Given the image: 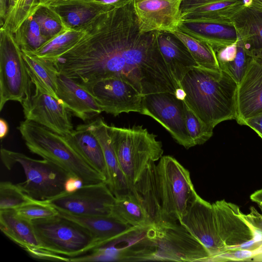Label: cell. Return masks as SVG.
<instances>
[{
  "label": "cell",
  "mask_w": 262,
  "mask_h": 262,
  "mask_svg": "<svg viewBox=\"0 0 262 262\" xmlns=\"http://www.w3.org/2000/svg\"><path fill=\"white\" fill-rule=\"evenodd\" d=\"M82 30L81 38L54 63L86 90L113 78L127 82L143 96L175 94L180 88L160 52L158 32L140 31L133 0L99 14Z\"/></svg>",
  "instance_id": "obj_1"
},
{
  "label": "cell",
  "mask_w": 262,
  "mask_h": 262,
  "mask_svg": "<svg viewBox=\"0 0 262 262\" xmlns=\"http://www.w3.org/2000/svg\"><path fill=\"white\" fill-rule=\"evenodd\" d=\"M184 102L205 124L214 128L219 123L236 119L238 84L219 69L196 67L180 82Z\"/></svg>",
  "instance_id": "obj_2"
},
{
  "label": "cell",
  "mask_w": 262,
  "mask_h": 262,
  "mask_svg": "<svg viewBox=\"0 0 262 262\" xmlns=\"http://www.w3.org/2000/svg\"><path fill=\"white\" fill-rule=\"evenodd\" d=\"M28 149L60 166L84 185L105 182V178L82 157L67 135H62L25 120L17 127Z\"/></svg>",
  "instance_id": "obj_3"
},
{
  "label": "cell",
  "mask_w": 262,
  "mask_h": 262,
  "mask_svg": "<svg viewBox=\"0 0 262 262\" xmlns=\"http://www.w3.org/2000/svg\"><path fill=\"white\" fill-rule=\"evenodd\" d=\"M108 130L129 189L149 162H156L162 157V144L156 135L142 125H108Z\"/></svg>",
  "instance_id": "obj_4"
},
{
  "label": "cell",
  "mask_w": 262,
  "mask_h": 262,
  "mask_svg": "<svg viewBox=\"0 0 262 262\" xmlns=\"http://www.w3.org/2000/svg\"><path fill=\"white\" fill-rule=\"evenodd\" d=\"M1 158L8 169L16 163L21 166L26 180L17 185L32 200L43 202L65 192L66 182L71 175L54 163L3 148L1 149Z\"/></svg>",
  "instance_id": "obj_5"
},
{
  "label": "cell",
  "mask_w": 262,
  "mask_h": 262,
  "mask_svg": "<svg viewBox=\"0 0 262 262\" xmlns=\"http://www.w3.org/2000/svg\"><path fill=\"white\" fill-rule=\"evenodd\" d=\"M32 223L41 248L72 258L96 247L95 239L86 228L59 214Z\"/></svg>",
  "instance_id": "obj_6"
},
{
  "label": "cell",
  "mask_w": 262,
  "mask_h": 262,
  "mask_svg": "<svg viewBox=\"0 0 262 262\" xmlns=\"http://www.w3.org/2000/svg\"><path fill=\"white\" fill-rule=\"evenodd\" d=\"M147 235L153 245L151 260L208 261L210 257L200 241L179 223L154 224L148 227Z\"/></svg>",
  "instance_id": "obj_7"
},
{
  "label": "cell",
  "mask_w": 262,
  "mask_h": 262,
  "mask_svg": "<svg viewBox=\"0 0 262 262\" xmlns=\"http://www.w3.org/2000/svg\"><path fill=\"white\" fill-rule=\"evenodd\" d=\"M157 170L163 221L179 223L198 194L190 173L170 156L160 158Z\"/></svg>",
  "instance_id": "obj_8"
},
{
  "label": "cell",
  "mask_w": 262,
  "mask_h": 262,
  "mask_svg": "<svg viewBox=\"0 0 262 262\" xmlns=\"http://www.w3.org/2000/svg\"><path fill=\"white\" fill-rule=\"evenodd\" d=\"M31 83L14 34L0 28V111L9 101L21 103L31 94Z\"/></svg>",
  "instance_id": "obj_9"
},
{
  "label": "cell",
  "mask_w": 262,
  "mask_h": 262,
  "mask_svg": "<svg viewBox=\"0 0 262 262\" xmlns=\"http://www.w3.org/2000/svg\"><path fill=\"white\" fill-rule=\"evenodd\" d=\"M115 196L106 182L84 185L78 190L64 192L44 202L58 211L76 216L111 214Z\"/></svg>",
  "instance_id": "obj_10"
},
{
  "label": "cell",
  "mask_w": 262,
  "mask_h": 262,
  "mask_svg": "<svg viewBox=\"0 0 262 262\" xmlns=\"http://www.w3.org/2000/svg\"><path fill=\"white\" fill-rule=\"evenodd\" d=\"M141 114L156 120L185 148L195 146L186 126L184 102L174 94L165 92L144 95Z\"/></svg>",
  "instance_id": "obj_11"
},
{
  "label": "cell",
  "mask_w": 262,
  "mask_h": 262,
  "mask_svg": "<svg viewBox=\"0 0 262 262\" xmlns=\"http://www.w3.org/2000/svg\"><path fill=\"white\" fill-rule=\"evenodd\" d=\"M21 103L26 120L62 135L73 130L69 109L59 99L39 88L35 86L34 93L27 95Z\"/></svg>",
  "instance_id": "obj_12"
},
{
  "label": "cell",
  "mask_w": 262,
  "mask_h": 262,
  "mask_svg": "<svg viewBox=\"0 0 262 262\" xmlns=\"http://www.w3.org/2000/svg\"><path fill=\"white\" fill-rule=\"evenodd\" d=\"M101 110L117 116L122 113L141 114L143 95L132 84L116 78L100 80L88 90Z\"/></svg>",
  "instance_id": "obj_13"
},
{
  "label": "cell",
  "mask_w": 262,
  "mask_h": 262,
  "mask_svg": "<svg viewBox=\"0 0 262 262\" xmlns=\"http://www.w3.org/2000/svg\"><path fill=\"white\" fill-rule=\"evenodd\" d=\"M179 223L200 241L210 257L226 250L219 235L213 206L198 194Z\"/></svg>",
  "instance_id": "obj_14"
},
{
  "label": "cell",
  "mask_w": 262,
  "mask_h": 262,
  "mask_svg": "<svg viewBox=\"0 0 262 262\" xmlns=\"http://www.w3.org/2000/svg\"><path fill=\"white\" fill-rule=\"evenodd\" d=\"M182 0H133L142 32H174L179 30Z\"/></svg>",
  "instance_id": "obj_15"
},
{
  "label": "cell",
  "mask_w": 262,
  "mask_h": 262,
  "mask_svg": "<svg viewBox=\"0 0 262 262\" xmlns=\"http://www.w3.org/2000/svg\"><path fill=\"white\" fill-rule=\"evenodd\" d=\"M262 114V60L252 58L238 84L236 120L240 125Z\"/></svg>",
  "instance_id": "obj_16"
},
{
  "label": "cell",
  "mask_w": 262,
  "mask_h": 262,
  "mask_svg": "<svg viewBox=\"0 0 262 262\" xmlns=\"http://www.w3.org/2000/svg\"><path fill=\"white\" fill-rule=\"evenodd\" d=\"M219 236L226 249L235 248L253 238L252 233L243 219L239 207L225 200L212 204Z\"/></svg>",
  "instance_id": "obj_17"
},
{
  "label": "cell",
  "mask_w": 262,
  "mask_h": 262,
  "mask_svg": "<svg viewBox=\"0 0 262 262\" xmlns=\"http://www.w3.org/2000/svg\"><path fill=\"white\" fill-rule=\"evenodd\" d=\"M70 30H82L99 14L112 10L98 0H58L46 5Z\"/></svg>",
  "instance_id": "obj_18"
},
{
  "label": "cell",
  "mask_w": 262,
  "mask_h": 262,
  "mask_svg": "<svg viewBox=\"0 0 262 262\" xmlns=\"http://www.w3.org/2000/svg\"><path fill=\"white\" fill-rule=\"evenodd\" d=\"M245 4V0H182L181 18L232 23L231 18Z\"/></svg>",
  "instance_id": "obj_19"
},
{
  "label": "cell",
  "mask_w": 262,
  "mask_h": 262,
  "mask_svg": "<svg viewBox=\"0 0 262 262\" xmlns=\"http://www.w3.org/2000/svg\"><path fill=\"white\" fill-rule=\"evenodd\" d=\"M57 84L58 99L77 117L85 121L102 112L95 97L67 76L59 73Z\"/></svg>",
  "instance_id": "obj_20"
},
{
  "label": "cell",
  "mask_w": 262,
  "mask_h": 262,
  "mask_svg": "<svg viewBox=\"0 0 262 262\" xmlns=\"http://www.w3.org/2000/svg\"><path fill=\"white\" fill-rule=\"evenodd\" d=\"M150 161L129 190L143 207L153 225L163 222L157 165Z\"/></svg>",
  "instance_id": "obj_21"
},
{
  "label": "cell",
  "mask_w": 262,
  "mask_h": 262,
  "mask_svg": "<svg viewBox=\"0 0 262 262\" xmlns=\"http://www.w3.org/2000/svg\"><path fill=\"white\" fill-rule=\"evenodd\" d=\"M86 125L102 147L108 174L106 183L110 189L115 196L127 191L129 185L119 165L108 130V125L101 118H97Z\"/></svg>",
  "instance_id": "obj_22"
},
{
  "label": "cell",
  "mask_w": 262,
  "mask_h": 262,
  "mask_svg": "<svg viewBox=\"0 0 262 262\" xmlns=\"http://www.w3.org/2000/svg\"><path fill=\"white\" fill-rule=\"evenodd\" d=\"M158 42L163 59L179 84L190 70L199 66L186 45L173 32H158Z\"/></svg>",
  "instance_id": "obj_23"
},
{
  "label": "cell",
  "mask_w": 262,
  "mask_h": 262,
  "mask_svg": "<svg viewBox=\"0 0 262 262\" xmlns=\"http://www.w3.org/2000/svg\"><path fill=\"white\" fill-rule=\"evenodd\" d=\"M231 19L246 53L262 60V11L244 6Z\"/></svg>",
  "instance_id": "obj_24"
},
{
  "label": "cell",
  "mask_w": 262,
  "mask_h": 262,
  "mask_svg": "<svg viewBox=\"0 0 262 262\" xmlns=\"http://www.w3.org/2000/svg\"><path fill=\"white\" fill-rule=\"evenodd\" d=\"M179 30L202 41L213 49L237 42L238 35L233 23H220L200 20H182Z\"/></svg>",
  "instance_id": "obj_25"
},
{
  "label": "cell",
  "mask_w": 262,
  "mask_h": 262,
  "mask_svg": "<svg viewBox=\"0 0 262 262\" xmlns=\"http://www.w3.org/2000/svg\"><path fill=\"white\" fill-rule=\"evenodd\" d=\"M58 214L75 222L86 228L100 247L126 233L135 228L126 224L112 215L76 216L59 212Z\"/></svg>",
  "instance_id": "obj_26"
},
{
  "label": "cell",
  "mask_w": 262,
  "mask_h": 262,
  "mask_svg": "<svg viewBox=\"0 0 262 262\" xmlns=\"http://www.w3.org/2000/svg\"><path fill=\"white\" fill-rule=\"evenodd\" d=\"M0 229L6 236L26 252L41 248L32 221L19 216L15 209L0 210Z\"/></svg>",
  "instance_id": "obj_27"
},
{
  "label": "cell",
  "mask_w": 262,
  "mask_h": 262,
  "mask_svg": "<svg viewBox=\"0 0 262 262\" xmlns=\"http://www.w3.org/2000/svg\"><path fill=\"white\" fill-rule=\"evenodd\" d=\"M85 161L105 179L107 170L102 147L86 124H81L67 135Z\"/></svg>",
  "instance_id": "obj_28"
},
{
  "label": "cell",
  "mask_w": 262,
  "mask_h": 262,
  "mask_svg": "<svg viewBox=\"0 0 262 262\" xmlns=\"http://www.w3.org/2000/svg\"><path fill=\"white\" fill-rule=\"evenodd\" d=\"M28 72L31 82L55 98L57 95V77L59 73L54 63L23 52Z\"/></svg>",
  "instance_id": "obj_29"
},
{
  "label": "cell",
  "mask_w": 262,
  "mask_h": 262,
  "mask_svg": "<svg viewBox=\"0 0 262 262\" xmlns=\"http://www.w3.org/2000/svg\"><path fill=\"white\" fill-rule=\"evenodd\" d=\"M111 215L121 222L136 228L153 225L147 213L129 189L115 196Z\"/></svg>",
  "instance_id": "obj_30"
},
{
  "label": "cell",
  "mask_w": 262,
  "mask_h": 262,
  "mask_svg": "<svg viewBox=\"0 0 262 262\" xmlns=\"http://www.w3.org/2000/svg\"><path fill=\"white\" fill-rule=\"evenodd\" d=\"M84 33L83 30L68 29L48 40L36 51L28 53L54 62L74 46Z\"/></svg>",
  "instance_id": "obj_31"
},
{
  "label": "cell",
  "mask_w": 262,
  "mask_h": 262,
  "mask_svg": "<svg viewBox=\"0 0 262 262\" xmlns=\"http://www.w3.org/2000/svg\"><path fill=\"white\" fill-rule=\"evenodd\" d=\"M173 33L186 45L199 67L220 69L215 52L211 45L179 30Z\"/></svg>",
  "instance_id": "obj_32"
},
{
  "label": "cell",
  "mask_w": 262,
  "mask_h": 262,
  "mask_svg": "<svg viewBox=\"0 0 262 262\" xmlns=\"http://www.w3.org/2000/svg\"><path fill=\"white\" fill-rule=\"evenodd\" d=\"M41 0H9L6 18L1 28L13 34L31 17L40 6Z\"/></svg>",
  "instance_id": "obj_33"
},
{
  "label": "cell",
  "mask_w": 262,
  "mask_h": 262,
  "mask_svg": "<svg viewBox=\"0 0 262 262\" xmlns=\"http://www.w3.org/2000/svg\"><path fill=\"white\" fill-rule=\"evenodd\" d=\"M13 34L21 51L27 53L36 51L48 41L32 16L26 19Z\"/></svg>",
  "instance_id": "obj_34"
},
{
  "label": "cell",
  "mask_w": 262,
  "mask_h": 262,
  "mask_svg": "<svg viewBox=\"0 0 262 262\" xmlns=\"http://www.w3.org/2000/svg\"><path fill=\"white\" fill-rule=\"evenodd\" d=\"M34 200L9 181L0 183V210L15 209Z\"/></svg>",
  "instance_id": "obj_35"
},
{
  "label": "cell",
  "mask_w": 262,
  "mask_h": 262,
  "mask_svg": "<svg viewBox=\"0 0 262 262\" xmlns=\"http://www.w3.org/2000/svg\"><path fill=\"white\" fill-rule=\"evenodd\" d=\"M32 16L48 40L68 30L46 6H40Z\"/></svg>",
  "instance_id": "obj_36"
},
{
  "label": "cell",
  "mask_w": 262,
  "mask_h": 262,
  "mask_svg": "<svg viewBox=\"0 0 262 262\" xmlns=\"http://www.w3.org/2000/svg\"><path fill=\"white\" fill-rule=\"evenodd\" d=\"M185 123L194 145H202L213 135V128L203 123L184 102Z\"/></svg>",
  "instance_id": "obj_37"
},
{
  "label": "cell",
  "mask_w": 262,
  "mask_h": 262,
  "mask_svg": "<svg viewBox=\"0 0 262 262\" xmlns=\"http://www.w3.org/2000/svg\"><path fill=\"white\" fill-rule=\"evenodd\" d=\"M237 50L234 59L220 66L221 70L226 72L238 84L244 76L252 58L246 52L242 41L238 39Z\"/></svg>",
  "instance_id": "obj_38"
},
{
  "label": "cell",
  "mask_w": 262,
  "mask_h": 262,
  "mask_svg": "<svg viewBox=\"0 0 262 262\" xmlns=\"http://www.w3.org/2000/svg\"><path fill=\"white\" fill-rule=\"evenodd\" d=\"M15 210L19 216L31 221L58 214L55 208L44 201H33Z\"/></svg>",
  "instance_id": "obj_39"
},
{
  "label": "cell",
  "mask_w": 262,
  "mask_h": 262,
  "mask_svg": "<svg viewBox=\"0 0 262 262\" xmlns=\"http://www.w3.org/2000/svg\"><path fill=\"white\" fill-rule=\"evenodd\" d=\"M260 252L259 247L253 250L243 248L228 249L210 257L208 261H252L253 258Z\"/></svg>",
  "instance_id": "obj_40"
},
{
  "label": "cell",
  "mask_w": 262,
  "mask_h": 262,
  "mask_svg": "<svg viewBox=\"0 0 262 262\" xmlns=\"http://www.w3.org/2000/svg\"><path fill=\"white\" fill-rule=\"evenodd\" d=\"M241 216L252 233L254 243L258 246L262 244V214L251 207L250 212L247 214L242 213Z\"/></svg>",
  "instance_id": "obj_41"
},
{
  "label": "cell",
  "mask_w": 262,
  "mask_h": 262,
  "mask_svg": "<svg viewBox=\"0 0 262 262\" xmlns=\"http://www.w3.org/2000/svg\"><path fill=\"white\" fill-rule=\"evenodd\" d=\"M243 125L254 130L262 139V114L246 120Z\"/></svg>",
  "instance_id": "obj_42"
},
{
  "label": "cell",
  "mask_w": 262,
  "mask_h": 262,
  "mask_svg": "<svg viewBox=\"0 0 262 262\" xmlns=\"http://www.w3.org/2000/svg\"><path fill=\"white\" fill-rule=\"evenodd\" d=\"M83 185V182L80 179L71 176L68 178L66 182L65 192H74L81 188Z\"/></svg>",
  "instance_id": "obj_43"
},
{
  "label": "cell",
  "mask_w": 262,
  "mask_h": 262,
  "mask_svg": "<svg viewBox=\"0 0 262 262\" xmlns=\"http://www.w3.org/2000/svg\"><path fill=\"white\" fill-rule=\"evenodd\" d=\"M9 0H0V25L4 23L8 9Z\"/></svg>",
  "instance_id": "obj_44"
},
{
  "label": "cell",
  "mask_w": 262,
  "mask_h": 262,
  "mask_svg": "<svg viewBox=\"0 0 262 262\" xmlns=\"http://www.w3.org/2000/svg\"><path fill=\"white\" fill-rule=\"evenodd\" d=\"M250 199L258 205L262 212V188L253 193Z\"/></svg>",
  "instance_id": "obj_45"
},
{
  "label": "cell",
  "mask_w": 262,
  "mask_h": 262,
  "mask_svg": "<svg viewBox=\"0 0 262 262\" xmlns=\"http://www.w3.org/2000/svg\"><path fill=\"white\" fill-rule=\"evenodd\" d=\"M9 126L7 122L4 119H0V138L3 139L8 133Z\"/></svg>",
  "instance_id": "obj_46"
},
{
  "label": "cell",
  "mask_w": 262,
  "mask_h": 262,
  "mask_svg": "<svg viewBox=\"0 0 262 262\" xmlns=\"http://www.w3.org/2000/svg\"><path fill=\"white\" fill-rule=\"evenodd\" d=\"M245 6L262 11V0H245Z\"/></svg>",
  "instance_id": "obj_47"
},
{
  "label": "cell",
  "mask_w": 262,
  "mask_h": 262,
  "mask_svg": "<svg viewBox=\"0 0 262 262\" xmlns=\"http://www.w3.org/2000/svg\"><path fill=\"white\" fill-rule=\"evenodd\" d=\"M58 0H41L40 6H46Z\"/></svg>",
  "instance_id": "obj_48"
},
{
  "label": "cell",
  "mask_w": 262,
  "mask_h": 262,
  "mask_svg": "<svg viewBox=\"0 0 262 262\" xmlns=\"http://www.w3.org/2000/svg\"><path fill=\"white\" fill-rule=\"evenodd\" d=\"M252 261H262V252L255 255L252 259Z\"/></svg>",
  "instance_id": "obj_49"
}]
</instances>
